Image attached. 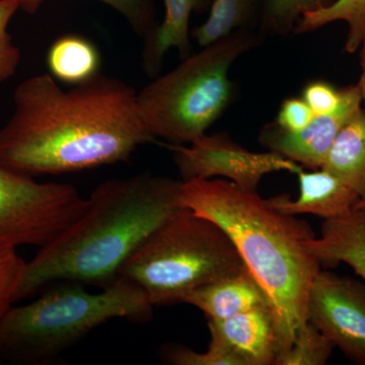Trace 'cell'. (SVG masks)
I'll use <instances>...</instances> for the list:
<instances>
[{"label": "cell", "mask_w": 365, "mask_h": 365, "mask_svg": "<svg viewBox=\"0 0 365 365\" xmlns=\"http://www.w3.org/2000/svg\"><path fill=\"white\" fill-rule=\"evenodd\" d=\"M208 329L210 341L234 353L242 365L275 364V325L269 306L220 321L208 319Z\"/></svg>", "instance_id": "obj_11"}, {"label": "cell", "mask_w": 365, "mask_h": 365, "mask_svg": "<svg viewBox=\"0 0 365 365\" xmlns=\"http://www.w3.org/2000/svg\"><path fill=\"white\" fill-rule=\"evenodd\" d=\"M181 203L225 230L265 292L275 325L277 359L307 323L309 292L322 270L307 246L316 237L313 228L273 208L257 192L225 180L182 181Z\"/></svg>", "instance_id": "obj_3"}, {"label": "cell", "mask_w": 365, "mask_h": 365, "mask_svg": "<svg viewBox=\"0 0 365 365\" xmlns=\"http://www.w3.org/2000/svg\"><path fill=\"white\" fill-rule=\"evenodd\" d=\"M262 37L256 30L235 31L137 93L139 117L150 135L182 144L205 134L234 100L230 67Z\"/></svg>", "instance_id": "obj_5"}, {"label": "cell", "mask_w": 365, "mask_h": 365, "mask_svg": "<svg viewBox=\"0 0 365 365\" xmlns=\"http://www.w3.org/2000/svg\"><path fill=\"white\" fill-rule=\"evenodd\" d=\"M263 0H215L207 20L191 32L199 46L206 47L235 31L256 30Z\"/></svg>", "instance_id": "obj_18"}, {"label": "cell", "mask_w": 365, "mask_h": 365, "mask_svg": "<svg viewBox=\"0 0 365 365\" xmlns=\"http://www.w3.org/2000/svg\"><path fill=\"white\" fill-rule=\"evenodd\" d=\"M19 9L18 0H0V83L14 76L20 64V49L9 33V23Z\"/></svg>", "instance_id": "obj_24"}, {"label": "cell", "mask_w": 365, "mask_h": 365, "mask_svg": "<svg viewBox=\"0 0 365 365\" xmlns=\"http://www.w3.org/2000/svg\"><path fill=\"white\" fill-rule=\"evenodd\" d=\"M340 93L339 105L333 112L314 116L302 130L292 133L282 130L275 123L266 125L261 131V143L304 167L321 169L341 129L362 109L359 86H345Z\"/></svg>", "instance_id": "obj_10"}, {"label": "cell", "mask_w": 365, "mask_h": 365, "mask_svg": "<svg viewBox=\"0 0 365 365\" xmlns=\"http://www.w3.org/2000/svg\"><path fill=\"white\" fill-rule=\"evenodd\" d=\"M88 203L72 185L39 182L0 165V250L42 248L66 232Z\"/></svg>", "instance_id": "obj_7"}, {"label": "cell", "mask_w": 365, "mask_h": 365, "mask_svg": "<svg viewBox=\"0 0 365 365\" xmlns=\"http://www.w3.org/2000/svg\"><path fill=\"white\" fill-rule=\"evenodd\" d=\"M47 66L55 79L78 86L100 73V52L81 36H62L48 50Z\"/></svg>", "instance_id": "obj_17"}, {"label": "cell", "mask_w": 365, "mask_h": 365, "mask_svg": "<svg viewBox=\"0 0 365 365\" xmlns=\"http://www.w3.org/2000/svg\"><path fill=\"white\" fill-rule=\"evenodd\" d=\"M307 322L351 361L365 365L364 284L329 271H319L309 292Z\"/></svg>", "instance_id": "obj_9"}, {"label": "cell", "mask_w": 365, "mask_h": 365, "mask_svg": "<svg viewBox=\"0 0 365 365\" xmlns=\"http://www.w3.org/2000/svg\"><path fill=\"white\" fill-rule=\"evenodd\" d=\"M314 114L302 98H290L283 101L275 124L287 132H299L311 123Z\"/></svg>", "instance_id": "obj_27"}, {"label": "cell", "mask_w": 365, "mask_h": 365, "mask_svg": "<svg viewBox=\"0 0 365 365\" xmlns=\"http://www.w3.org/2000/svg\"><path fill=\"white\" fill-rule=\"evenodd\" d=\"M153 304L129 281L118 278L91 294L83 284L58 283L25 306H11L0 318V359L48 364L114 319L148 321Z\"/></svg>", "instance_id": "obj_4"}, {"label": "cell", "mask_w": 365, "mask_h": 365, "mask_svg": "<svg viewBox=\"0 0 365 365\" xmlns=\"http://www.w3.org/2000/svg\"><path fill=\"white\" fill-rule=\"evenodd\" d=\"M215 0H165V20L150 39L144 42L143 66L148 76H157L163 67L165 53L172 48L182 58L190 55L189 23L192 13L210 9Z\"/></svg>", "instance_id": "obj_15"}, {"label": "cell", "mask_w": 365, "mask_h": 365, "mask_svg": "<svg viewBox=\"0 0 365 365\" xmlns=\"http://www.w3.org/2000/svg\"><path fill=\"white\" fill-rule=\"evenodd\" d=\"M360 49H361V53H360V58H361L362 73L361 78H360L357 86H359L360 93H361L362 104H364V109L365 111V41L364 44L361 45V47H360Z\"/></svg>", "instance_id": "obj_28"}, {"label": "cell", "mask_w": 365, "mask_h": 365, "mask_svg": "<svg viewBox=\"0 0 365 365\" xmlns=\"http://www.w3.org/2000/svg\"><path fill=\"white\" fill-rule=\"evenodd\" d=\"M182 302L196 307L215 321L269 306L265 292L248 268L190 292Z\"/></svg>", "instance_id": "obj_13"}, {"label": "cell", "mask_w": 365, "mask_h": 365, "mask_svg": "<svg viewBox=\"0 0 365 365\" xmlns=\"http://www.w3.org/2000/svg\"><path fill=\"white\" fill-rule=\"evenodd\" d=\"M20 9L35 14L43 0H18ZM124 16L134 32L146 42L160 24L153 0H100Z\"/></svg>", "instance_id": "obj_22"}, {"label": "cell", "mask_w": 365, "mask_h": 365, "mask_svg": "<svg viewBox=\"0 0 365 365\" xmlns=\"http://www.w3.org/2000/svg\"><path fill=\"white\" fill-rule=\"evenodd\" d=\"M182 181L227 178L237 187L257 192L266 175L287 170L297 175L299 163L274 151L253 153L235 143L227 133L203 134L188 146H170Z\"/></svg>", "instance_id": "obj_8"}, {"label": "cell", "mask_w": 365, "mask_h": 365, "mask_svg": "<svg viewBox=\"0 0 365 365\" xmlns=\"http://www.w3.org/2000/svg\"><path fill=\"white\" fill-rule=\"evenodd\" d=\"M334 0H263L259 20L262 36H287L304 14L330 6Z\"/></svg>", "instance_id": "obj_20"}, {"label": "cell", "mask_w": 365, "mask_h": 365, "mask_svg": "<svg viewBox=\"0 0 365 365\" xmlns=\"http://www.w3.org/2000/svg\"><path fill=\"white\" fill-rule=\"evenodd\" d=\"M26 263L16 249L0 250V318L14 304Z\"/></svg>", "instance_id": "obj_25"}, {"label": "cell", "mask_w": 365, "mask_h": 365, "mask_svg": "<svg viewBox=\"0 0 365 365\" xmlns=\"http://www.w3.org/2000/svg\"><path fill=\"white\" fill-rule=\"evenodd\" d=\"M365 195V111L362 108L345 124L331 146L323 167Z\"/></svg>", "instance_id": "obj_16"}, {"label": "cell", "mask_w": 365, "mask_h": 365, "mask_svg": "<svg viewBox=\"0 0 365 365\" xmlns=\"http://www.w3.org/2000/svg\"><path fill=\"white\" fill-rule=\"evenodd\" d=\"M182 185L148 173L98 185L85 212L26 263L14 302L58 283L111 285L148 237L186 209Z\"/></svg>", "instance_id": "obj_2"}, {"label": "cell", "mask_w": 365, "mask_h": 365, "mask_svg": "<svg viewBox=\"0 0 365 365\" xmlns=\"http://www.w3.org/2000/svg\"><path fill=\"white\" fill-rule=\"evenodd\" d=\"M340 98V90L324 81H312L302 91V100L311 108L314 116L333 112L339 105Z\"/></svg>", "instance_id": "obj_26"}, {"label": "cell", "mask_w": 365, "mask_h": 365, "mask_svg": "<svg viewBox=\"0 0 365 365\" xmlns=\"http://www.w3.org/2000/svg\"><path fill=\"white\" fill-rule=\"evenodd\" d=\"M136 96L130 86L101 73L69 91L51 74L26 78L0 129V165L34 177L129 160L155 140L139 117Z\"/></svg>", "instance_id": "obj_1"}, {"label": "cell", "mask_w": 365, "mask_h": 365, "mask_svg": "<svg viewBox=\"0 0 365 365\" xmlns=\"http://www.w3.org/2000/svg\"><path fill=\"white\" fill-rule=\"evenodd\" d=\"M307 246L322 265L347 264L365 281V215L359 211L326 220L319 237Z\"/></svg>", "instance_id": "obj_14"}, {"label": "cell", "mask_w": 365, "mask_h": 365, "mask_svg": "<svg viewBox=\"0 0 365 365\" xmlns=\"http://www.w3.org/2000/svg\"><path fill=\"white\" fill-rule=\"evenodd\" d=\"M297 177L299 196L295 200L284 194L268 199L273 208L285 215H312L333 220L351 213L360 199L351 187L328 170H302Z\"/></svg>", "instance_id": "obj_12"}, {"label": "cell", "mask_w": 365, "mask_h": 365, "mask_svg": "<svg viewBox=\"0 0 365 365\" xmlns=\"http://www.w3.org/2000/svg\"><path fill=\"white\" fill-rule=\"evenodd\" d=\"M353 210L359 211V212H361L362 215H365V195L362 196L361 198L357 201V203L355 204Z\"/></svg>", "instance_id": "obj_29"}, {"label": "cell", "mask_w": 365, "mask_h": 365, "mask_svg": "<svg viewBox=\"0 0 365 365\" xmlns=\"http://www.w3.org/2000/svg\"><path fill=\"white\" fill-rule=\"evenodd\" d=\"M246 268L225 230L186 208L148 237L118 278L140 288L153 307L170 306Z\"/></svg>", "instance_id": "obj_6"}, {"label": "cell", "mask_w": 365, "mask_h": 365, "mask_svg": "<svg viewBox=\"0 0 365 365\" xmlns=\"http://www.w3.org/2000/svg\"><path fill=\"white\" fill-rule=\"evenodd\" d=\"M333 343L307 322L295 336L292 345L276 359V365H324L330 359Z\"/></svg>", "instance_id": "obj_21"}, {"label": "cell", "mask_w": 365, "mask_h": 365, "mask_svg": "<svg viewBox=\"0 0 365 365\" xmlns=\"http://www.w3.org/2000/svg\"><path fill=\"white\" fill-rule=\"evenodd\" d=\"M335 21H344L348 26L346 51L356 52L365 41V0H334L330 6L304 14L294 34L313 32Z\"/></svg>", "instance_id": "obj_19"}, {"label": "cell", "mask_w": 365, "mask_h": 365, "mask_svg": "<svg viewBox=\"0 0 365 365\" xmlns=\"http://www.w3.org/2000/svg\"><path fill=\"white\" fill-rule=\"evenodd\" d=\"M160 356L163 361L175 365H242L234 353L213 341L205 352L194 351L186 346L165 345Z\"/></svg>", "instance_id": "obj_23"}]
</instances>
